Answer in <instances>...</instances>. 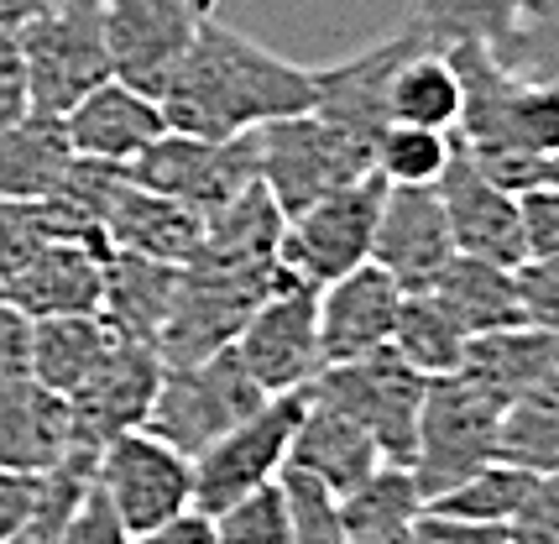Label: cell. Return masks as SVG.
Wrapping results in <instances>:
<instances>
[{
  "label": "cell",
  "mask_w": 559,
  "mask_h": 544,
  "mask_svg": "<svg viewBox=\"0 0 559 544\" xmlns=\"http://www.w3.org/2000/svg\"><path fill=\"white\" fill-rule=\"evenodd\" d=\"M163 121L178 137H204L225 142L257 131L283 116H304L314 105V69L288 63L283 52L251 43L246 32L225 26L219 16L204 11L194 43L183 52L178 74L157 95Z\"/></svg>",
  "instance_id": "obj_1"
},
{
  "label": "cell",
  "mask_w": 559,
  "mask_h": 544,
  "mask_svg": "<svg viewBox=\"0 0 559 544\" xmlns=\"http://www.w3.org/2000/svg\"><path fill=\"white\" fill-rule=\"evenodd\" d=\"M444 52L461 74L455 142L508 194L534 189L544 157L559 147V84L512 74L487 43H455Z\"/></svg>",
  "instance_id": "obj_2"
},
{
  "label": "cell",
  "mask_w": 559,
  "mask_h": 544,
  "mask_svg": "<svg viewBox=\"0 0 559 544\" xmlns=\"http://www.w3.org/2000/svg\"><path fill=\"white\" fill-rule=\"evenodd\" d=\"M16 52L37 116H69L90 90L116 79L99 0H48L16 26Z\"/></svg>",
  "instance_id": "obj_3"
},
{
  "label": "cell",
  "mask_w": 559,
  "mask_h": 544,
  "mask_svg": "<svg viewBox=\"0 0 559 544\" xmlns=\"http://www.w3.org/2000/svg\"><path fill=\"white\" fill-rule=\"evenodd\" d=\"M283 283H293V277L277 262L272 268H204V262L178 268L168 324L157 335L163 367H194L204 356L236 346L251 309Z\"/></svg>",
  "instance_id": "obj_4"
},
{
  "label": "cell",
  "mask_w": 559,
  "mask_h": 544,
  "mask_svg": "<svg viewBox=\"0 0 559 544\" xmlns=\"http://www.w3.org/2000/svg\"><path fill=\"white\" fill-rule=\"evenodd\" d=\"M262 398L267 393L251 382L236 346H225L194 367H163V382H157V398L146 409L142 429L194 461L225 429H236L251 409H262Z\"/></svg>",
  "instance_id": "obj_5"
},
{
  "label": "cell",
  "mask_w": 559,
  "mask_h": 544,
  "mask_svg": "<svg viewBox=\"0 0 559 544\" xmlns=\"http://www.w3.org/2000/svg\"><path fill=\"white\" fill-rule=\"evenodd\" d=\"M497 419H502V403H491L481 388H471L461 371L429 377L424 409H418L414 461H408L424 502L450 493L476 466L497 461Z\"/></svg>",
  "instance_id": "obj_6"
},
{
  "label": "cell",
  "mask_w": 559,
  "mask_h": 544,
  "mask_svg": "<svg viewBox=\"0 0 559 544\" xmlns=\"http://www.w3.org/2000/svg\"><path fill=\"white\" fill-rule=\"evenodd\" d=\"M388 184L377 174L350 178L341 189L309 204L304 215H293L283 225L277 241V268L288 272L293 283H335L345 272H356L361 262H371V236H377V210H382Z\"/></svg>",
  "instance_id": "obj_7"
},
{
  "label": "cell",
  "mask_w": 559,
  "mask_h": 544,
  "mask_svg": "<svg viewBox=\"0 0 559 544\" xmlns=\"http://www.w3.org/2000/svg\"><path fill=\"white\" fill-rule=\"evenodd\" d=\"M414 48H435V43L403 22L397 32L377 37V43L361 48L356 58L330 63V69H314V105H309V116L330 126L366 168H371V157H377L382 131L392 126V110H388L392 74H397V63Z\"/></svg>",
  "instance_id": "obj_8"
},
{
  "label": "cell",
  "mask_w": 559,
  "mask_h": 544,
  "mask_svg": "<svg viewBox=\"0 0 559 544\" xmlns=\"http://www.w3.org/2000/svg\"><path fill=\"white\" fill-rule=\"evenodd\" d=\"M424 388H429V377L403 367L388 346L361 356V362H345V367H324L309 382L314 398L345 409L350 419L361 424L366 435H371V446H377V456L392 461V466H408L414 461Z\"/></svg>",
  "instance_id": "obj_9"
},
{
  "label": "cell",
  "mask_w": 559,
  "mask_h": 544,
  "mask_svg": "<svg viewBox=\"0 0 559 544\" xmlns=\"http://www.w3.org/2000/svg\"><path fill=\"white\" fill-rule=\"evenodd\" d=\"M95 493L110 502V513L136 540L194 508V461L163 446L157 435L131 429L95 456Z\"/></svg>",
  "instance_id": "obj_10"
},
{
  "label": "cell",
  "mask_w": 559,
  "mask_h": 544,
  "mask_svg": "<svg viewBox=\"0 0 559 544\" xmlns=\"http://www.w3.org/2000/svg\"><path fill=\"white\" fill-rule=\"evenodd\" d=\"M131 184H142L152 194L178 199L194 215H215L219 204L257 184V131L225 137V142H204V137H178L163 131L152 147L121 168Z\"/></svg>",
  "instance_id": "obj_11"
},
{
  "label": "cell",
  "mask_w": 559,
  "mask_h": 544,
  "mask_svg": "<svg viewBox=\"0 0 559 544\" xmlns=\"http://www.w3.org/2000/svg\"><path fill=\"white\" fill-rule=\"evenodd\" d=\"M366 168L356 152L345 147L341 137L324 121L304 116H283V121L257 126V184L272 194V204L283 210V221L304 215L309 204L341 189L350 178H366Z\"/></svg>",
  "instance_id": "obj_12"
},
{
  "label": "cell",
  "mask_w": 559,
  "mask_h": 544,
  "mask_svg": "<svg viewBox=\"0 0 559 544\" xmlns=\"http://www.w3.org/2000/svg\"><path fill=\"white\" fill-rule=\"evenodd\" d=\"M304 419V393L262 398V409H251L236 429H225L215 446L194 456V508L219 513L225 502H236L251 487L277 482V471L288 466L293 429Z\"/></svg>",
  "instance_id": "obj_13"
},
{
  "label": "cell",
  "mask_w": 559,
  "mask_h": 544,
  "mask_svg": "<svg viewBox=\"0 0 559 544\" xmlns=\"http://www.w3.org/2000/svg\"><path fill=\"white\" fill-rule=\"evenodd\" d=\"M236 356L251 382L267 398L304 393L319 377V288L314 283H283L272 288L236 335Z\"/></svg>",
  "instance_id": "obj_14"
},
{
  "label": "cell",
  "mask_w": 559,
  "mask_h": 544,
  "mask_svg": "<svg viewBox=\"0 0 559 544\" xmlns=\"http://www.w3.org/2000/svg\"><path fill=\"white\" fill-rule=\"evenodd\" d=\"M99 11L116 79L157 99L204 22L199 0H99Z\"/></svg>",
  "instance_id": "obj_15"
},
{
  "label": "cell",
  "mask_w": 559,
  "mask_h": 544,
  "mask_svg": "<svg viewBox=\"0 0 559 544\" xmlns=\"http://www.w3.org/2000/svg\"><path fill=\"white\" fill-rule=\"evenodd\" d=\"M157 382H163V356L152 346L116 341V351L99 362L95 377L63 398L69 403V419H73V456H90L95 461L116 435L142 429L146 409L157 398Z\"/></svg>",
  "instance_id": "obj_16"
},
{
  "label": "cell",
  "mask_w": 559,
  "mask_h": 544,
  "mask_svg": "<svg viewBox=\"0 0 559 544\" xmlns=\"http://www.w3.org/2000/svg\"><path fill=\"white\" fill-rule=\"evenodd\" d=\"M455 137V131H450ZM439 204H444V225H450V241L461 257H481L497 268H518L528 251H523V225H518V194H508L502 184H491L471 152L455 142L450 163L439 174Z\"/></svg>",
  "instance_id": "obj_17"
},
{
  "label": "cell",
  "mask_w": 559,
  "mask_h": 544,
  "mask_svg": "<svg viewBox=\"0 0 559 544\" xmlns=\"http://www.w3.org/2000/svg\"><path fill=\"white\" fill-rule=\"evenodd\" d=\"M455 257L450 225L439 189H392L377 210V236H371V262L388 272L403 294H424L439 277V268Z\"/></svg>",
  "instance_id": "obj_18"
},
{
  "label": "cell",
  "mask_w": 559,
  "mask_h": 544,
  "mask_svg": "<svg viewBox=\"0 0 559 544\" xmlns=\"http://www.w3.org/2000/svg\"><path fill=\"white\" fill-rule=\"evenodd\" d=\"M397 304H403V288L377 262H361L356 272L324 283L319 288V362L345 367V362H361L371 351H382L392 341Z\"/></svg>",
  "instance_id": "obj_19"
},
{
  "label": "cell",
  "mask_w": 559,
  "mask_h": 544,
  "mask_svg": "<svg viewBox=\"0 0 559 544\" xmlns=\"http://www.w3.org/2000/svg\"><path fill=\"white\" fill-rule=\"evenodd\" d=\"M63 131H69L73 157L126 168V163H136V157L168 131V121H163V105L152 95L131 90L121 79H105L99 90H90V95L63 116Z\"/></svg>",
  "instance_id": "obj_20"
},
{
  "label": "cell",
  "mask_w": 559,
  "mask_h": 544,
  "mask_svg": "<svg viewBox=\"0 0 559 544\" xmlns=\"http://www.w3.org/2000/svg\"><path fill=\"white\" fill-rule=\"evenodd\" d=\"M99 225H105L110 251L152 257V262H168V268H189L199 251V236H204V215L183 210L178 199H163L142 184H131L126 174L110 184Z\"/></svg>",
  "instance_id": "obj_21"
},
{
  "label": "cell",
  "mask_w": 559,
  "mask_h": 544,
  "mask_svg": "<svg viewBox=\"0 0 559 544\" xmlns=\"http://www.w3.org/2000/svg\"><path fill=\"white\" fill-rule=\"evenodd\" d=\"M99 262L105 251L84 241H43L22 272L0 283L5 304H16L26 320L58 315H99Z\"/></svg>",
  "instance_id": "obj_22"
},
{
  "label": "cell",
  "mask_w": 559,
  "mask_h": 544,
  "mask_svg": "<svg viewBox=\"0 0 559 544\" xmlns=\"http://www.w3.org/2000/svg\"><path fill=\"white\" fill-rule=\"evenodd\" d=\"M173 288H178V268H168V262L105 251V262H99V320L116 330V341L157 351V335H163L173 309Z\"/></svg>",
  "instance_id": "obj_23"
},
{
  "label": "cell",
  "mask_w": 559,
  "mask_h": 544,
  "mask_svg": "<svg viewBox=\"0 0 559 544\" xmlns=\"http://www.w3.org/2000/svg\"><path fill=\"white\" fill-rule=\"evenodd\" d=\"M288 466L319 476L330 493H350L356 482H366L371 471L382 466V456L371 446V435L345 409H335V403H324V398L304 388V419L293 429Z\"/></svg>",
  "instance_id": "obj_24"
},
{
  "label": "cell",
  "mask_w": 559,
  "mask_h": 544,
  "mask_svg": "<svg viewBox=\"0 0 559 544\" xmlns=\"http://www.w3.org/2000/svg\"><path fill=\"white\" fill-rule=\"evenodd\" d=\"M73 456L69 403L37 382L0 388V471L48 476Z\"/></svg>",
  "instance_id": "obj_25"
},
{
  "label": "cell",
  "mask_w": 559,
  "mask_h": 544,
  "mask_svg": "<svg viewBox=\"0 0 559 544\" xmlns=\"http://www.w3.org/2000/svg\"><path fill=\"white\" fill-rule=\"evenodd\" d=\"M559 371V335L534 330V324H508V330H487L471 335L461 356V377L471 388H481L491 403L508 409L512 398L538 388L544 377Z\"/></svg>",
  "instance_id": "obj_26"
},
{
  "label": "cell",
  "mask_w": 559,
  "mask_h": 544,
  "mask_svg": "<svg viewBox=\"0 0 559 544\" xmlns=\"http://www.w3.org/2000/svg\"><path fill=\"white\" fill-rule=\"evenodd\" d=\"M283 225L288 221L272 204V194L262 184H251L230 204H219L215 215H204V236H199L194 262H204V268H272Z\"/></svg>",
  "instance_id": "obj_27"
},
{
  "label": "cell",
  "mask_w": 559,
  "mask_h": 544,
  "mask_svg": "<svg viewBox=\"0 0 559 544\" xmlns=\"http://www.w3.org/2000/svg\"><path fill=\"white\" fill-rule=\"evenodd\" d=\"M116 351V330L99 315H58L32 320V382L69 398L99 371V362Z\"/></svg>",
  "instance_id": "obj_28"
},
{
  "label": "cell",
  "mask_w": 559,
  "mask_h": 544,
  "mask_svg": "<svg viewBox=\"0 0 559 544\" xmlns=\"http://www.w3.org/2000/svg\"><path fill=\"white\" fill-rule=\"evenodd\" d=\"M73 168L63 116H26L0 131V199H52Z\"/></svg>",
  "instance_id": "obj_29"
},
{
  "label": "cell",
  "mask_w": 559,
  "mask_h": 544,
  "mask_svg": "<svg viewBox=\"0 0 559 544\" xmlns=\"http://www.w3.org/2000/svg\"><path fill=\"white\" fill-rule=\"evenodd\" d=\"M444 304V315L461 324L465 335H487V330H508V324H523L518 315V288H512V268H497V262H481V257H450L439 277L424 288Z\"/></svg>",
  "instance_id": "obj_30"
},
{
  "label": "cell",
  "mask_w": 559,
  "mask_h": 544,
  "mask_svg": "<svg viewBox=\"0 0 559 544\" xmlns=\"http://www.w3.org/2000/svg\"><path fill=\"white\" fill-rule=\"evenodd\" d=\"M388 110L397 126H429V131H455L461 121V74L444 48H414L388 90Z\"/></svg>",
  "instance_id": "obj_31"
},
{
  "label": "cell",
  "mask_w": 559,
  "mask_h": 544,
  "mask_svg": "<svg viewBox=\"0 0 559 544\" xmlns=\"http://www.w3.org/2000/svg\"><path fill=\"white\" fill-rule=\"evenodd\" d=\"M497 461L528 471V476H555L559 471V371L502 409Z\"/></svg>",
  "instance_id": "obj_32"
},
{
  "label": "cell",
  "mask_w": 559,
  "mask_h": 544,
  "mask_svg": "<svg viewBox=\"0 0 559 544\" xmlns=\"http://www.w3.org/2000/svg\"><path fill=\"white\" fill-rule=\"evenodd\" d=\"M465 341L471 335L444 315V304L435 294H403L388 351L403 367H414L418 377H450V371H461Z\"/></svg>",
  "instance_id": "obj_33"
},
{
  "label": "cell",
  "mask_w": 559,
  "mask_h": 544,
  "mask_svg": "<svg viewBox=\"0 0 559 544\" xmlns=\"http://www.w3.org/2000/svg\"><path fill=\"white\" fill-rule=\"evenodd\" d=\"M418 513H424V493H418L414 471L392 466V461H382L366 482H356L350 493H341L345 544L382 540V534H403Z\"/></svg>",
  "instance_id": "obj_34"
},
{
  "label": "cell",
  "mask_w": 559,
  "mask_h": 544,
  "mask_svg": "<svg viewBox=\"0 0 559 544\" xmlns=\"http://www.w3.org/2000/svg\"><path fill=\"white\" fill-rule=\"evenodd\" d=\"M523 0H414L403 22L424 32L435 48H455V43H487L497 48L508 37L512 16Z\"/></svg>",
  "instance_id": "obj_35"
},
{
  "label": "cell",
  "mask_w": 559,
  "mask_h": 544,
  "mask_svg": "<svg viewBox=\"0 0 559 544\" xmlns=\"http://www.w3.org/2000/svg\"><path fill=\"white\" fill-rule=\"evenodd\" d=\"M528 487H534L528 471L508 466V461H487V466H476L465 482H455L450 493H439L435 502H424V508H439V513H450V519L497 523V529H508L512 513L523 508Z\"/></svg>",
  "instance_id": "obj_36"
},
{
  "label": "cell",
  "mask_w": 559,
  "mask_h": 544,
  "mask_svg": "<svg viewBox=\"0 0 559 544\" xmlns=\"http://www.w3.org/2000/svg\"><path fill=\"white\" fill-rule=\"evenodd\" d=\"M455 137L450 131H429V126H397L392 121L377 142L371 174L392 184V189H435L444 163H450Z\"/></svg>",
  "instance_id": "obj_37"
},
{
  "label": "cell",
  "mask_w": 559,
  "mask_h": 544,
  "mask_svg": "<svg viewBox=\"0 0 559 544\" xmlns=\"http://www.w3.org/2000/svg\"><path fill=\"white\" fill-rule=\"evenodd\" d=\"M90 482H95V461H90V456H69L58 471H48L37 497H32V508H26L22 529L5 544H63L79 502L90 493Z\"/></svg>",
  "instance_id": "obj_38"
},
{
  "label": "cell",
  "mask_w": 559,
  "mask_h": 544,
  "mask_svg": "<svg viewBox=\"0 0 559 544\" xmlns=\"http://www.w3.org/2000/svg\"><path fill=\"white\" fill-rule=\"evenodd\" d=\"M491 52L508 63L512 74L538 79V84H559V0H523L508 37Z\"/></svg>",
  "instance_id": "obj_39"
},
{
  "label": "cell",
  "mask_w": 559,
  "mask_h": 544,
  "mask_svg": "<svg viewBox=\"0 0 559 544\" xmlns=\"http://www.w3.org/2000/svg\"><path fill=\"white\" fill-rule=\"evenodd\" d=\"M277 493H283V508H288L293 544H345L341 493H330L319 476H309L298 466L277 471Z\"/></svg>",
  "instance_id": "obj_40"
},
{
  "label": "cell",
  "mask_w": 559,
  "mask_h": 544,
  "mask_svg": "<svg viewBox=\"0 0 559 544\" xmlns=\"http://www.w3.org/2000/svg\"><path fill=\"white\" fill-rule=\"evenodd\" d=\"M210 519H215L219 544H293L288 508H283L277 482L251 487V493H241L236 502H225L219 513H210Z\"/></svg>",
  "instance_id": "obj_41"
},
{
  "label": "cell",
  "mask_w": 559,
  "mask_h": 544,
  "mask_svg": "<svg viewBox=\"0 0 559 544\" xmlns=\"http://www.w3.org/2000/svg\"><path fill=\"white\" fill-rule=\"evenodd\" d=\"M43 241H52L48 199H0V283L22 272Z\"/></svg>",
  "instance_id": "obj_42"
},
{
  "label": "cell",
  "mask_w": 559,
  "mask_h": 544,
  "mask_svg": "<svg viewBox=\"0 0 559 544\" xmlns=\"http://www.w3.org/2000/svg\"><path fill=\"white\" fill-rule=\"evenodd\" d=\"M512 288H518L523 324L559 335V257H523L512 268Z\"/></svg>",
  "instance_id": "obj_43"
},
{
  "label": "cell",
  "mask_w": 559,
  "mask_h": 544,
  "mask_svg": "<svg viewBox=\"0 0 559 544\" xmlns=\"http://www.w3.org/2000/svg\"><path fill=\"white\" fill-rule=\"evenodd\" d=\"M508 544H559V471L534 476L523 508L508 523Z\"/></svg>",
  "instance_id": "obj_44"
},
{
  "label": "cell",
  "mask_w": 559,
  "mask_h": 544,
  "mask_svg": "<svg viewBox=\"0 0 559 544\" xmlns=\"http://www.w3.org/2000/svg\"><path fill=\"white\" fill-rule=\"evenodd\" d=\"M518 225L528 257H559V189L534 184L518 194Z\"/></svg>",
  "instance_id": "obj_45"
},
{
  "label": "cell",
  "mask_w": 559,
  "mask_h": 544,
  "mask_svg": "<svg viewBox=\"0 0 559 544\" xmlns=\"http://www.w3.org/2000/svg\"><path fill=\"white\" fill-rule=\"evenodd\" d=\"M32 382V320L0 298V388Z\"/></svg>",
  "instance_id": "obj_46"
},
{
  "label": "cell",
  "mask_w": 559,
  "mask_h": 544,
  "mask_svg": "<svg viewBox=\"0 0 559 544\" xmlns=\"http://www.w3.org/2000/svg\"><path fill=\"white\" fill-rule=\"evenodd\" d=\"M408 534H414V544H508V529H497V523L450 519V513H439V508H424Z\"/></svg>",
  "instance_id": "obj_47"
},
{
  "label": "cell",
  "mask_w": 559,
  "mask_h": 544,
  "mask_svg": "<svg viewBox=\"0 0 559 544\" xmlns=\"http://www.w3.org/2000/svg\"><path fill=\"white\" fill-rule=\"evenodd\" d=\"M63 544H131V534L121 529V519L110 513V502L95 493V482H90V493H84V502H79V513H73Z\"/></svg>",
  "instance_id": "obj_48"
},
{
  "label": "cell",
  "mask_w": 559,
  "mask_h": 544,
  "mask_svg": "<svg viewBox=\"0 0 559 544\" xmlns=\"http://www.w3.org/2000/svg\"><path fill=\"white\" fill-rule=\"evenodd\" d=\"M32 116L26 99V74H22V52H16V32H0V131H11L16 121Z\"/></svg>",
  "instance_id": "obj_49"
},
{
  "label": "cell",
  "mask_w": 559,
  "mask_h": 544,
  "mask_svg": "<svg viewBox=\"0 0 559 544\" xmlns=\"http://www.w3.org/2000/svg\"><path fill=\"white\" fill-rule=\"evenodd\" d=\"M37 487H43V476H32V471H0V544L22 529Z\"/></svg>",
  "instance_id": "obj_50"
},
{
  "label": "cell",
  "mask_w": 559,
  "mask_h": 544,
  "mask_svg": "<svg viewBox=\"0 0 559 544\" xmlns=\"http://www.w3.org/2000/svg\"><path fill=\"white\" fill-rule=\"evenodd\" d=\"M131 544H219V534H215V519H210V513L189 508V513H178V519L136 534Z\"/></svg>",
  "instance_id": "obj_51"
},
{
  "label": "cell",
  "mask_w": 559,
  "mask_h": 544,
  "mask_svg": "<svg viewBox=\"0 0 559 544\" xmlns=\"http://www.w3.org/2000/svg\"><path fill=\"white\" fill-rule=\"evenodd\" d=\"M48 0H0V32H16V26L32 16V11H43Z\"/></svg>",
  "instance_id": "obj_52"
},
{
  "label": "cell",
  "mask_w": 559,
  "mask_h": 544,
  "mask_svg": "<svg viewBox=\"0 0 559 544\" xmlns=\"http://www.w3.org/2000/svg\"><path fill=\"white\" fill-rule=\"evenodd\" d=\"M538 184H549V189H559V147L544 157V174H538Z\"/></svg>",
  "instance_id": "obj_53"
},
{
  "label": "cell",
  "mask_w": 559,
  "mask_h": 544,
  "mask_svg": "<svg viewBox=\"0 0 559 544\" xmlns=\"http://www.w3.org/2000/svg\"><path fill=\"white\" fill-rule=\"evenodd\" d=\"M408 529H414V523H408ZM408 529H403V534H382V540H356V544H414Z\"/></svg>",
  "instance_id": "obj_54"
},
{
  "label": "cell",
  "mask_w": 559,
  "mask_h": 544,
  "mask_svg": "<svg viewBox=\"0 0 559 544\" xmlns=\"http://www.w3.org/2000/svg\"><path fill=\"white\" fill-rule=\"evenodd\" d=\"M0 298H5V294H0Z\"/></svg>",
  "instance_id": "obj_55"
}]
</instances>
